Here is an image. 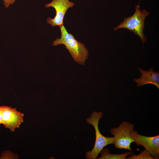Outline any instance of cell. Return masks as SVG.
<instances>
[{
    "label": "cell",
    "instance_id": "6da1fadb",
    "mask_svg": "<svg viewBox=\"0 0 159 159\" xmlns=\"http://www.w3.org/2000/svg\"><path fill=\"white\" fill-rule=\"evenodd\" d=\"M59 27L61 38L54 40L53 45H64L74 61L80 64L84 65L89 57L88 51L85 44L78 41L71 34L69 33L64 25Z\"/></svg>",
    "mask_w": 159,
    "mask_h": 159
},
{
    "label": "cell",
    "instance_id": "7a4b0ae2",
    "mask_svg": "<svg viewBox=\"0 0 159 159\" xmlns=\"http://www.w3.org/2000/svg\"><path fill=\"white\" fill-rule=\"evenodd\" d=\"M103 113L101 112L94 111L90 117L86 118L87 122L92 125L95 129V141L94 145L91 151L86 153L85 157L88 159H95L98 157L102 149L108 145L113 144L114 138L106 137L103 136L99 129V121L102 117Z\"/></svg>",
    "mask_w": 159,
    "mask_h": 159
},
{
    "label": "cell",
    "instance_id": "3957f363",
    "mask_svg": "<svg viewBox=\"0 0 159 159\" xmlns=\"http://www.w3.org/2000/svg\"><path fill=\"white\" fill-rule=\"evenodd\" d=\"M135 7V11L134 14L130 16L125 17L124 21L113 28V30L116 31L121 28L127 29L139 36L143 44L147 39L143 33L144 21L149 13L144 9L141 11L138 5H136Z\"/></svg>",
    "mask_w": 159,
    "mask_h": 159
},
{
    "label": "cell",
    "instance_id": "277c9868",
    "mask_svg": "<svg viewBox=\"0 0 159 159\" xmlns=\"http://www.w3.org/2000/svg\"><path fill=\"white\" fill-rule=\"evenodd\" d=\"M134 127L133 124L124 121L118 126L110 129V132L114 138L113 144L116 148L132 151L130 145L132 143L134 142V140L131 137L130 133L134 130Z\"/></svg>",
    "mask_w": 159,
    "mask_h": 159
},
{
    "label": "cell",
    "instance_id": "5b68a950",
    "mask_svg": "<svg viewBox=\"0 0 159 159\" xmlns=\"http://www.w3.org/2000/svg\"><path fill=\"white\" fill-rule=\"evenodd\" d=\"M74 3L69 0H52V1L45 4L44 7L53 8L56 11V15L54 18L48 17L47 19V23L53 27L58 26L59 27L63 24L64 15L68 9L72 8Z\"/></svg>",
    "mask_w": 159,
    "mask_h": 159
},
{
    "label": "cell",
    "instance_id": "8992f818",
    "mask_svg": "<svg viewBox=\"0 0 159 159\" xmlns=\"http://www.w3.org/2000/svg\"><path fill=\"white\" fill-rule=\"evenodd\" d=\"M131 137L137 146L143 147L154 159L159 158V135L146 136L139 134L133 130L130 133Z\"/></svg>",
    "mask_w": 159,
    "mask_h": 159
},
{
    "label": "cell",
    "instance_id": "52a82bcc",
    "mask_svg": "<svg viewBox=\"0 0 159 159\" xmlns=\"http://www.w3.org/2000/svg\"><path fill=\"white\" fill-rule=\"evenodd\" d=\"M1 107L2 111V124L11 132H14L24 122V114L10 106L3 105Z\"/></svg>",
    "mask_w": 159,
    "mask_h": 159
},
{
    "label": "cell",
    "instance_id": "ba28073f",
    "mask_svg": "<svg viewBox=\"0 0 159 159\" xmlns=\"http://www.w3.org/2000/svg\"><path fill=\"white\" fill-rule=\"evenodd\" d=\"M138 70L141 73V76L139 79H134L137 83V86L139 87L147 84H152L156 86L159 89V73L157 71L154 72L152 67L148 70L145 71L138 68Z\"/></svg>",
    "mask_w": 159,
    "mask_h": 159
},
{
    "label": "cell",
    "instance_id": "9c48e42d",
    "mask_svg": "<svg viewBox=\"0 0 159 159\" xmlns=\"http://www.w3.org/2000/svg\"><path fill=\"white\" fill-rule=\"evenodd\" d=\"M101 157L98 159H126L127 156L133 153L132 152H127L120 154H112L109 149L104 148L100 153Z\"/></svg>",
    "mask_w": 159,
    "mask_h": 159
},
{
    "label": "cell",
    "instance_id": "30bf717a",
    "mask_svg": "<svg viewBox=\"0 0 159 159\" xmlns=\"http://www.w3.org/2000/svg\"><path fill=\"white\" fill-rule=\"evenodd\" d=\"M131 155V154H130ZM127 159H154L150 153L145 150L141 151L139 155H131Z\"/></svg>",
    "mask_w": 159,
    "mask_h": 159
},
{
    "label": "cell",
    "instance_id": "8fae6325",
    "mask_svg": "<svg viewBox=\"0 0 159 159\" xmlns=\"http://www.w3.org/2000/svg\"><path fill=\"white\" fill-rule=\"evenodd\" d=\"M18 158V155L9 150L3 151L1 154L0 159H7Z\"/></svg>",
    "mask_w": 159,
    "mask_h": 159
},
{
    "label": "cell",
    "instance_id": "7c38bea8",
    "mask_svg": "<svg viewBox=\"0 0 159 159\" xmlns=\"http://www.w3.org/2000/svg\"><path fill=\"white\" fill-rule=\"evenodd\" d=\"M18 0H3L4 6L6 8H8L10 5L13 4Z\"/></svg>",
    "mask_w": 159,
    "mask_h": 159
},
{
    "label": "cell",
    "instance_id": "4fadbf2b",
    "mask_svg": "<svg viewBox=\"0 0 159 159\" xmlns=\"http://www.w3.org/2000/svg\"><path fill=\"white\" fill-rule=\"evenodd\" d=\"M2 111L1 106H0V125L2 124Z\"/></svg>",
    "mask_w": 159,
    "mask_h": 159
}]
</instances>
